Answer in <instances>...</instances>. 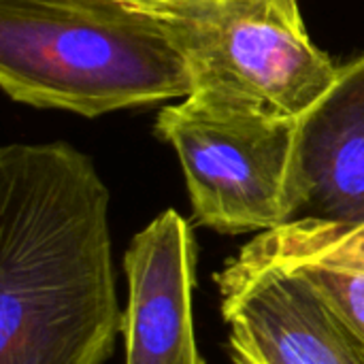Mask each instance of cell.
Here are the masks:
<instances>
[{"instance_id": "obj_1", "label": "cell", "mask_w": 364, "mask_h": 364, "mask_svg": "<svg viewBox=\"0 0 364 364\" xmlns=\"http://www.w3.org/2000/svg\"><path fill=\"white\" fill-rule=\"evenodd\" d=\"M109 190L64 141L0 149V364H105L122 333Z\"/></svg>"}, {"instance_id": "obj_2", "label": "cell", "mask_w": 364, "mask_h": 364, "mask_svg": "<svg viewBox=\"0 0 364 364\" xmlns=\"http://www.w3.org/2000/svg\"><path fill=\"white\" fill-rule=\"evenodd\" d=\"M0 85L87 119L190 96L162 23L119 0H0Z\"/></svg>"}, {"instance_id": "obj_3", "label": "cell", "mask_w": 364, "mask_h": 364, "mask_svg": "<svg viewBox=\"0 0 364 364\" xmlns=\"http://www.w3.org/2000/svg\"><path fill=\"white\" fill-rule=\"evenodd\" d=\"M154 17L186 62L190 96L213 107L301 119L339 75L299 0H192Z\"/></svg>"}, {"instance_id": "obj_4", "label": "cell", "mask_w": 364, "mask_h": 364, "mask_svg": "<svg viewBox=\"0 0 364 364\" xmlns=\"http://www.w3.org/2000/svg\"><path fill=\"white\" fill-rule=\"evenodd\" d=\"M173 145L194 218L222 235L267 232L292 220L299 119L213 107L192 96L158 113Z\"/></svg>"}, {"instance_id": "obj_5", "label": "cell", "mask_w": 364, "mask_h": 364, "mask_svg": "<svg viewBox=\"0 0 364 364\" xmlns=\"http://www.w3.org/2000/svg\"><path fill=\"white\" fill-rule=\"evenodd\" d=\"M213 279L235 364H364L363 333L301 269L230 258Z\"/></svg>"}, {"instance_id": "obj_6", "label": "cell", "mask_w": 364, "mask_h": 364, "mask_svg": "<svg viewBox=\"0 0 364 364\" xmlns=\"http://www.w3.org/2000/svg\"><path fill=\"white\" fill-rule=\"evenodd\" d=\"M124 271L126 364H207L192 320L196 243L190 224L175 209L162 211L132 237Z\"/></svg>"}, {"instance_id": "obj_7", "label": "cell", "mask_w": 364, "mask_h": 364, "mask_svg": "<svg viewBox=\"0 0 364 364\" xmlns=\"http://www.w3.org/2000/svg\"><path fill=\"white\" fill-rule=\"evenodd\" d=\"M364 222V55L299 119L290 222Z\"/></svg>"}, {"instance_id": "obj_8", "label": "cell", "mask_w": 364, "mask_h": 364, "mask_svg": "<svg viewBox=\"0 0 364 364\" xmlns=\"http://www.w3.org/2000/svg\"><path fill=\"white\" fill-rule=\"evenodd\" d=\"M235 260L245 264H333L364 271V222L339 226L324 222H288L256 235Z\"/></svg>"}, {"instance_id": "obj_9", "label": "cell", "mask_w": 364, "mask_h": 364, "mask_svg": "<svg viewBox=\"0 0 364 364\" xmlns=\"http://www.w3.org/2000/svg\"><path fill=\"white\" fill-rule=\"evenodd\" d=\"M292 269H301L364 337V271L333 264H301Z\"/></svg>"}, {"instance_id": "obj_10", "label": "cell", "mask_w": 364, "mask_h": 364, "mask_svg": "<svg viewBox=\"0 0 364 364\" xmlns=\"http://www.w3.org/2000/svg\"><path fill=\"white\" fill-rule=\"evenodd\" d=\"M132 9H139L143 13H149V15H156L168 6H175V4H181V2H192V0H119Z\"/></svg>"}]
</instances>
